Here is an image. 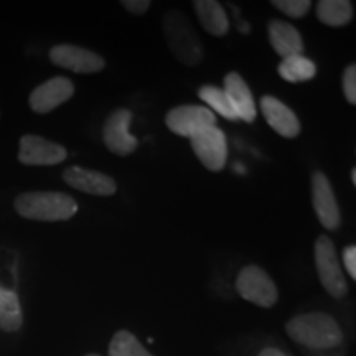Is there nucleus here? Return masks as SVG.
<instances>
[{
    "instance_id": "obj_1",
    "label": "nucleus",
    "mask_w": 356,
    "mask_h": 356,
    "mask_svg": "<svg viewBox=\"0 0 356 356\" xmlns=\"http://www.w3.org/2000/svg\"><path fill=\"white\" fill-rule=\"evenodd\" d=\"M287 335L310 350H332L343 343V332L332 315L323 312L300 314L286 323Z\"/></svg>"
},
{
    "instance_id": "obj_2",
    "label": "nucleus",
    "mask_w": 356,
    "mask_h": 356,
    "mask_svg": "<svg viewBox=\"0 0 356 356\" xmlns=\"http://www.w3.org/2000/svg\"><path fill=\"white\" fill-rule=\"evenodd\" d=\"M15 211L26 220L68 221L78 213V203L61 191H25L15 198Z\"/></svg>"
},
{
    "instance_id": "obj_3",
    "label": "nucleus",
    "mask_w": 356,
    "mask_h": 356,
    "mask_svg": "<svg viewBox=\"0 0 356 356\" xmlns=\"http://www.w3.org/2000/svg\"><path fill=\"white\" fill-rule=\"evenodd\" d=\"M163 35L173 56L185 66H198L203 61L204 50L197 30L181 10H170L162 20Z\"/></svg>"
},
{
    "instance_id": "obj_4",
    "label": "nucleus",
    "mask_w": 356,
    "mask_h": 356,
    "mask_svg": "<svg viewBox=\"0 0 356 356\" xmlns=\"http://www.w3.org/2000/svg\"><path fill=\"white\" fill-rule=\"evenodd\" d=\"M314 254L320 284H322L325 291L330 293L333 299H343L346 293H348V282H346L343 269H341L335 244H333L327 234H322L317 238Z\"/></svg>"
},
{
    "instance_id": "obj_5",
    "label": "nucleus",
    "mask_w": 356,
    "mask_h": 356,
    "mask_svg": "<svg viewBox=\"0 0 356 356\" xmlns=\"http://www.w3.org/2000/svg\"><path fill=\"white\" fill-rule=\"evenodd\" d=\"M236 291L244 300L262 309H270L277 304L279 291L274 280L259 266H246L236 279Z\"/></svg>"
},
{
    "instance_id": "obj_6",
    "label": "nucleus",
    "mask_w": 356,
    "mask_h": 356,
    "mask_svg": "<svg viewBox=\"0 0 356 356\" xmlns=\"http://www.w3.org/2000/svg\"><path fill=\"white\" fill-rule=\"evenodd\" d=\"M193 149L202 165L210 172H221L228 162V140L218 126L203 129L190 137Z\"/></svg>"
},
{
    "instance_id": "obj_7",
    "label": "nucleus",
    "mask_w": 356,
    "mask_h": 356,
    "mask_svg": "<svg viewBox=\"0 0 356 356\" xmlns=\"http://www.w3.org/2000/svg\"><path fill=\"white\" fill-rule=\"evenodd\" d=\"M66 159H68V150L56 142L33 134H26L20 139L19 160L24 165L51 167L65 162Z\"/></svg>"
},
{
    "instance_id": "obj_8",
    "label": "nucleus",
    "mask_w": 356,
    "mask_h": 356,
    "mask_svg": "<svg viewBox=\"0 0 356 356\" xmlns=\"http://www.w3.org/2000/svg\"><path fill=\"white\" fill-rule=\"evenodd\" d=\"M50 60L53 65L78 74L99 73L106 68L104 58L78 44H55L50 50Z\"/></svg>"
},
{
    "instance_id": "obj_9",
    "label": "nucleus",
    "mask_w": 356,
    "mask_h": 356,
    "mask_svg": "<svg viewBox=\"0 0 356 356\" xmlns=\"http://www.w3.org/2000/svg\"><path fill=\"white\" fill-rule=\"evenodd\" d=\"M134 114L129 109H115L108 115L102 127V139L109 152L115 155H131L139 147V140L129 132Z\"/></svg>"
},
{
    "instance_id": "obj_10",
    "label": "nucleus",
    "mask_w": 356,
    "mask_h": 356,
    "mask_svg": "<svg viewBox=\"0 0 356 356\" xmlns=\"http://www.w3.org/2000/svg\"><path fill=\"white\" fill-rule=\"evenodd\" d=\"M312 203H314L315 215L325 229L337 231L340 228L341 215L335 191L328 177L320 170L312 175Z\"/></svg>"
},
{
    "instance_id": "obj_11",
    "label": "nucleus",
    "mask_w": 356,
    "mask_h": 356,
    "mask_svg": "<svg viewBox=\"0 0 356 356\" xmlns=\"http://www.w3.org/2000/svg\"><path fill=\"white\" fill-rule=\"evenodd\" d=\"M165 126L177 136L190 139L191 136L203 131V129L216 126V115L204 106H177L167 113Z\"/></svg>"
},
{
    "instance_id": "obj_12",
    "label": "nucleus",
    "mask_w": 356,
    "mask_h": 356,
    "mask_svg": "<svg viewBox=\"0 0 356 356\" xmlns=\"http://www.w3.org/2000/svg\"><path fill=\"white\" fill-rule=\"evenodd\" d=\"M74 95V84L65 76H55L44 81L32 91L29 97V104L33 113L48 114Z\"/></svg>"
},
{
    "instance_id": "obj_13",
    "label": "nucleus",
    "mask_w": 356,
    "mask_h": 356,
    "mask_svg": "<svg viewBox=\"0 0 356 356\" xmlns=\"http://www.w3.org/2000/svg\"><path fill=\"white\" fill-rule=\"evenodd\" d=\"M63 180L71 188L88 195H96V197H113L118 191V185L113 177L78 165L66 168L63 172Z\"/></svg>"
},
{
    "instance_id": "obj_14",
    "label": "nucleus",
    "mask_w": 356,
    "mask_h": 356,
    "mask_svg": "<svg viewBox=\"0 0 356 356\" xmlns=\"http://www.w3.org/2000/svg\"><path fill=\"white\" fill-rule=\"evenodd\" d=\"M261 113L270 127L286 139H296L300 134V121L297 114L274 96H262L259 101Z\"/></svg>"
},
{
    "instance_id": "obj_15",
    "label": "nucleus",
    "mask_w": 356,
    "mask_h": 356,
    "mask_svg": "<svg viewBox=\"0 0 356 356\" xmlns=\"http://www.w3.org/2000/svg\"><path fill=\"white\" fill-rule=\"evenodd\" d=\"M228 99L233 106L236 115H238V121H244L248 124H252L256 121L257 109L254 96H252L251 89H249L248 83L241 78V74L231 71L225 76V89Z\"/></svg>"
},
{
    "instance_id": "obj_16",
    "label": "nucleus",
    "mask_w": 356,
    "mask_h": 356,
    "mask_svg": "<svg viewBox=\"0 0 356 356\" xmlns=\"http://www.w3.org/2000/svg\"><path fill=\"white\" fill-rule=\"evenodd\" d=\"M267 37H269L270 47L282 60L293 55H304L305 47L300 32L286 20H270L267 24Z\"/></svg>"
},
{
    "instance_id": "obj_17",
    "label": "nucleus",
    "mask_w": 356,
    "mask_h": 356,
    "mask_svg": "<svg viewBox=\"0 0 356 356\" xmlns=\"http://www.w3.org/2000/svg\"><path fill=\"white\" fill-rule=\"evenodd\" d=\"M193 8L204 32L213 35V37H225L228 33V13L220 2H216V0H195Z\"/></svg>"
},
{
    "instance_id": "obj_18",
    "label": "nucleus",
    "mask_w": 356,
    "mask_h": 356,
    "mask_svg": "<svg viewBox=\"0 0 356 356\" xmlns=\"http://www.w3.org/2000/svg\"><path fill=\"white\" fill-rule=\"evenodd\" d=\"M279 76L287 83H305L315 78L317 74V66L310 58L304 55H293L284 58L277 66Z\"/></svg>"
},
{
    "instance_id": "obj_19",
    "label": "nucleus",
    "mask_w": 356,
    "mask_h": 356,
    "mask_svg": "<svg viewBox=\"0 0 356 356\" xmlns=\"http://www.w3.org/2000/svg\"><path fill=\"white\" fill-rule=\"evenodd\" d=\"M24 323L19 296L10 289L0 286V330L17 332Z\"/></svg>"
},
{
    "instance_id": "obj_20",
    "label": "nucleus",
    "mask_w": 356,
    "mask_h": 356,
    "mask_svg": "<svg viewBox=\"0 0 356 356\" xmlns=\"http://www.w3.org/2000/svg\"><path fill=\"white\" fill-rule=\"evenodd\" d=\"M317 19L328 26H345L353 20V3L348 0H320Z\"/></svg>"
},
{
    "instance_id": "obj_21",
    "label": "nucleus",
    "mask_w": 356,
    "mask_h": 356,
    "mask_svg": "<svg viewBox=\"0 0 356 356\" xmlns=\"http://www.w3.org/2000/svg\"><path fill=\"white\" fill-rule=\"evenodd\" d=\"M198 97L210 106L213 114L218 113L225 119H228V121H238V115H236L228 96H226V92L221 88L213 86V84H204V86L198 89Z\"/></svg>"
},
{
    "instance_id": "obj_22",
    "label": "nucleus",
    "mask_w": 356,
    "mask_h": 356,
    "mask_svg": "<svg viewBox=\"0 0 356 356\" xmlns=\"http://www.w3.org/2000/svg\"><path fill=\"white\" fill-rule=\"evenodd\" d=\"M109 356H154L145 350L134 333L129 330H119L109 341Z\"/></svg>"
},
{
    "instance_id": "obj_23",
    "label": "nucleus",
    "mask_w": 356,
    "mask_h": 356,
    "mask_svg": "<svg viewBox=\"0 0 356 356\" xmlns=\"http://www.w3.org/2000/svg\"><path fill=\"white\" fill-rule=\"evenodd\" d=\"M270 3L291 19H302L309 13L312 7L310 0H273Z\"/></svg>"
},
{
    "instance_id": "obj_24",
    "label": "nucleus",
    "mask_w": 356,
    "mask_h": 356,
    "mask_svg": "<svg viewBox=\"0 0 356 356\" xmlns=\"http://www.w3.org/2000/svg\"><path fill=\"white\" fill-rule=\"evenodd\" d=\"M343 95L345 99L348 101V104H356V66L350 65L346 66L343 73Z\"/></svg>"
},
{
    "instance_id": "obj_25",
    "label": "nucleus",
    "mask_w": 356,
    "mask_h": 356,
    "mask_svg": "<svg viewBox=\"0 0 356 356\" xmlns=\"http://www.w3.org/2000/svg\"><path fill=\"white\" fill-rule=\"evenodd\" d=\"M343 264L350 277L356 280V246H346L343 249Z\"/></svg>"
},
{
    "instance_id": "obj_26",
    "label": "nucleus",
    "mask_w": 356,
    "mask_h": 356,
    "mask_svg": "<svg viewBox=\"0 0 356 356\" xmlns=\"http://www.w3.org/2000/svg\"><path fill=\"white\" fill-rule=\"evenodd\" d=\"M121 6L134 15H144L150 8V2L149 0H122Z\"/></svg>"
},
{
    "instance_id": "obj_27",
    "label": "nucleus",
    "mask_w": 356,
    "mask_h": 356,
    "mask_svg": "<svg viewBox=\"0 0 356 356\" xmlns=\"http://www.w3.org/2000/svg\"><path fill=\"white\" fill-rule=\"evenodd\" d=\"M257 356H287V355L284 353V351H280L279 348H273V346H267V348L262 350Z\"/></svg>"
},
{
    "instance_id": "obj_28",
    "label": "nucleus",
    "mask_w": 356,
    "mask_h": 356,
    "mask_svg": "<svg viewBox=\"0 0 356 356\" xmlns=\"http://www.w3.org/2000/svg\"><path fill=\"white\" fill-rule=\"evenodd\" d=\"M351 184L356 185V168H351Z\"/></svg>"
},
{
    "instance_id": "obj_29",
    "label": "nucleus",
    "mask_w": 356,
    "mask_h": 356,
    "mask_svg": "<svg viewBox=\"0 0 356 356\" xmlns=\"http://www.w3.org/2000/svg\"><path fill=\"white\" fill-rule=\"evenodd\" d=\"M86 356H101V355H96V353H89V355H86Z\"/></svg>"
}]
</instances>
